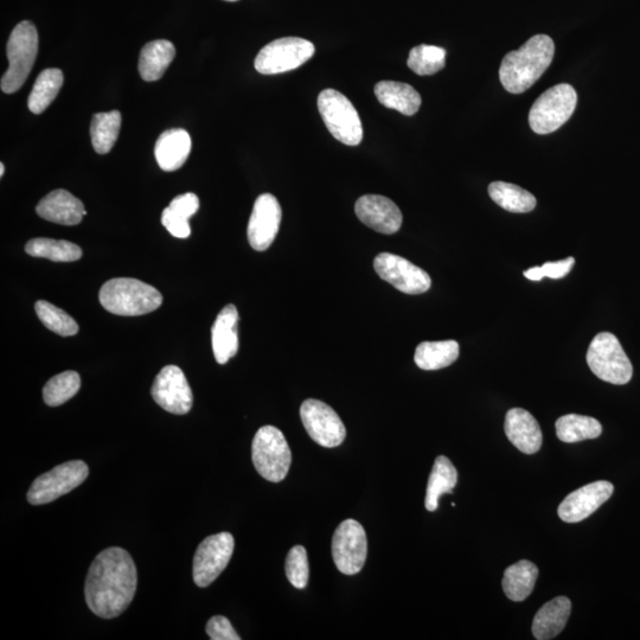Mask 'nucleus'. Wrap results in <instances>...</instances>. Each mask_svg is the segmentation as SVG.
Returning a JSON list of instances; mask_svg holds the SVG:
<instances>
[{"instance_id":"obj_1","label":"nucleus","mask_w":640,"mask_h":640,"mask_svg":"<svg viewBox=\"0 0 640 640\" xmlns=\"http://www.w3.org/2000/svg\"><path fill=\"white\" fill-rule=\"evenodd\" d=\"M137 585L132 556L118 547L105 549L88 571L85 597L89 610L104 619L119 617L132 603Z\"/></svg>"},{"instance_id":"obj_2","label":"nucleus","mask_w":640,"mask_h":640,"mask_svg":"<svg viewBox=\"0 0 640 640\" xmlns=\"http://www.w3.org/2000/svg\"><path fill=\"white\" fill-rule=\"evenodd\" d=\"M555 44L547 35H536L515 51L505 55L499 79L509 93L521 94L534 85L554 59Z\"/></svg>"},{"instance_id":"obj_3","label":"nucleus","mask_w":640,"mask_h":640,"mask_svg":"<svg viewBox=\"0 0 640 640\" xmlns=\"http://www.w3.org/2000/svg\"><path fill=\"white\" fill-rule=\"evenodd\" d=\"M99 299L105 310L125 317L146 315L163 304L162 294L157 288L131 278L107 281L101 287Z\"/></svg>"},{"instance_id":"obj_4","label":"nucleus","mask_w":640,"mask_h":640,"mask_svg":"<svg viewBox=\"0 0 640 640\" xmlns=\"http://www.w3.org/2000/svg\"><path fill=\"white\" fill-rule=\"evenodd\" d=\"M9 68L2 79V91L16 93L27 81L38 53V34L34 23L21 22L11 32L8 48Z\"/></svg>"},{"instance_id":"obj_5","label":"nucleus","mask_w":640,"mask_h":640,"mask_svg":"<svg viewBox=\"0 0 640 640\" xmlns=\"http://www.w3.org/2000/svg\"><path fill=\"white\" fill-rule=\"evenodd\" d=\"M252 459L256 471L268 482L284 480L290 471L292 453L283 432L274 426L261 427L253 440Z\"/></svg>"},{"instance_id":"obj_6","label":"nucleus","mask_w":640,"mask_h":640,"mask_svg":"<svg viewBox=\"0 0 640 640\" xmlns=\"http://www.w3.org/2000/svg\"><path fill=\"white\" fill-rule=\"evenodd\" d=\"M586 360L592 373L600 380L623 386L632 379V363L619 339L610 332H601L594 337Z\"/></svg>"},{"instance_id":"obj_7","label":"nucleus","mask_w":640,"mask_h":640,"mask_svg":"<svg viewBox=\"0 0 640 640\" xmlns=\"http://www.w3.org/2000/svg\"><path fill=\"white\" fill-rule=\"evenodd\" d=\"M318 110L329 132L344 145L357 146L363 139L360 115L347 96L325 89L318 96Z\"/></svg>"},{"instance_id":"obj_8","label":"nucleus","mask_w":640,"mask_h":640,"mask_svg":"<svg viewBox=\"0 0 640 640\" xmlns=\"http://www.w3.org/2000/svg\"><path fill=\"white\" fill-rule=\"evenodd\" d=\"M576 104H578V94L571 85L561 83L548 89L531 107L529 113L531 130L537 134H549L559 130L571 119Z\"/></svg>"},{"instance_id":"obj_9","label":"nucleus","mask_w":640,"mask_h":640,"mask_svg":"<svg viewBox=\"0 0 640 640\" xmlns=\"http://www.w3.org/2000/svg\"><path fill=\"white\" fill-rule=\"evenodd\" d=\"M315 51V46L303 38H279L260 50L254 66L264 75L291 72L309 61Z\"/></svg>"},{"instance_id":"obj_10","label":"nucleus","mask_w":640,"mask_h":640,"mask_svg":"<svg viewBox=\"0 0 640 640\" xmlns=\"http://www.w3.org/2000/svg\"><path fill=\"white\" fill-rule=\"evenodd\" d=\"M88 475V466L81 460L56 466L34 480L28 492V502L32 505L54 502L57 498L78 488L85 482Z\"/></svg>"},{"instance_id":"obj_11","label":"nucleus","mask_w":640,"mask_h":640,"mask_svg":"<svg viewBox=\"0 0 640 640\" xmlns=\"http://www.w3.org/2000/svg\"><path fill=\"white\" fill-rule=\"evenodd\" d=\"M368 555L366 530L355 520L339 524L332 539V558L338 571L355 575L362 571Z\"/></svg>"},{"instance_id":"obj_12","label":"nucleus","mask_w":640,"mask_h":640,"mask_svg":"<svg viewBox=\"0 0 640 640\" xmlns=\"http://www.w3.org/2000/svg\"><path fill=\"white\" fill-rule=\"evenodd\" d=\"M235 541L232 534L220 533L204 539L194 558V581L198 587H208L219 578L232 559Z\"/></svg>"},{"instance_id":"obj_13","label":"nucleus","mask_w":640,"mask_h":640,"mask_svg":"<svg viewBox=\"0 0 640 640\" xmlns=\"http://www.w3.org/2000/svg\"><path fill=\"white\" fill-rule=\"evenodd\" d=\"M305 430L312 440L323 447L334 448L341 445L347 437V430L341 418L326 403L309 399L300 407Z\"/></svg>"},{"instance_id":"obj_14","label":"nucleus","mask_w":640,"mask_h":640,"mask_svg":"<svg viewBox=\"0 0 640 640\" xmlns=\"http://www.w3.org/2000/svg\"><path fill=\"white\" fill-rule=\"evenodd\" d=\"M379 277L406 294H422L430 290V275L399 255L381 253L374 260Z\"/></svg>"},{"instance_id":"obj_15","label":"nucleus","mask_w":640,"mask_h":640,"mask_svg":"<svg viewBox=\"0 0 640 640\" xmlns=\"http://www.w3.org/2000/svg\"><path fill=\"white\" fill-rule=\"evenodd\" d=\"M151 395L157 405L166 412L184 415L190 412L194 395L181 368L166 366L157 375L151 389Z\"/></svg>"},{"instance_id":"obj_16","label":"nucleus","mask_w":640,"mask_h":640,"mask_svg":"<svg viewBox=\"0 0 640 640\" xmlns=\"http://www.w3.org/2000/svg\"><path fill=\"white\" fill-rule=\"evenodd\" d=\"M283 211L273 195L264 194L255 201L248 223V241L255 251L265 252L277 238Z\"/></svg>"},{"instance_id":"obj_17","label":"nucleus","mask_w":640,"mask_h":640,"mask_svg":"<svg viewBox=\"0 0 640 640\" xmlns=\"http://www.w3.org/2000/svg\"><path fill=\"white\" fill-rule=\"evenodd\" d=\"M614 486L599 480L572 492L560 504L558 514L563 522L578 523L586 520L613 495Z\"/></svg>"},{"instance_id":"obj_18","label":"nucleus","mask_w":640,"mask_h":640,"mask_svg":"<svg viewBox=\"0 0 640 640\" xmlns=\"http://www.w3.org/2000/svg\"><path fill=\"white\" fill-rule=\"evenodd\" d=\"M355 213L362 223L377 233L392 235L398 233L402 226L401 210L384 196H362L356 202Z\"/></svg>"},{"instance_id":"obj_19","label":"nucleus","mask_w":640,"mask_h":640,"mask_svg":"<svg viewBox=\"0 0 640 640\" xmlns=\"http://www.w3.org/2000/svg\"><path fill=\"white\" fill-rule=\"evenodd\" d=\"M504 431L510 443L526 454H535L542 446L539 422L526 409L512 408L505 416Z\"/></svg>"},{"instance_id":"obj_20","label":"nucleus","mask_w":640,"mask_h":640,"mask_svg":"<svg viewBox=\"0 0 640 640\" xmlns=\"http://www.w3.org/2000/svg\"><path fill=\"white\" fill-rule=\"evenodd\" d=\"M36 213L43 220L62 224V226H76L81 223L87 211L83 203L70 194L69 191L59 189L50 192L37 204Z\"/></svg>"},{"instance_id":"obj_21","label":"nucleus","mask_w":640,"mask_h":640,"mask_svg":"<svg viewBox=\"0 0 640 640\" xmlns=\"http://www.w3.org/2000/svg\"><path fill=\"white\" fill-rule=\"evenodd\" d=\"M239 312L236 306L229 304L223 307L211 330L213 350L217 363L226 364L230 358L238 354Z\"/></svg>"},{"instance_id":"obj_22","label":"nucleus","mask_w":640,"mask_h":640,"mask_svg":"<svg viewBox=\"0 0 640 640\" xmlns=\"http://www.w3.org/2000/svg\"><path fill=\"white\" fill-rule=\"evenodd\" d=\"M190 152V134L182 128H172L160 134L155 147L159 168L168 172L181 169Z\"/></svg>"},{"instance_id":"obj_23","label":"nucleus","mask_w":640,"mask_h":640,"mask_svg":"<svg viewBox=\"0 0 640 640\" xmlns=\"http://www.w3.org/2000/svg\"><path fill=\"white\" fill-rule=\"evenodd\" d=\"M571 612L572 603L566 597H558L544 604L534 618V637L537 640H550L558 637L565 629Z\"/></svg>"},{"instance_id":"obj_24","label":"nucleus","mask_w":640,"mask_h":640,"mask_svg":"<svg viewBox=\"0 0 640 640\" xmlns=\"http://www.w3.org/2000/svg\"><path fill=\"white\" fill-rule=\"evenodd\" d=\"M375 95L384 107L408 117L418 112L421 106L420 94L403 82L381 81L375 86Z\"/></svg>"},{"instance_id":"obj_25","label":"nucleus","mask_w":640,"mask_h":640,"mask_svg":"<svg viewBox=\"0 0 640 640\" xmlns=\"http://www.w3.org/2000/svg\"><path fill=\"white\" fill-rule=\"evenodd\" d=\"M175 56V46L169 41L158 40L145 44L139 57L140 76L147 82L162 79Z\"/></svg>"},{"instance_id":"obj_26","label":"nucleus","mask_w":640,"mask_h":640,"mask_svg":"<svg viewBox=\"0 0 640 640\" xmlns=\"http://www.w3.org/2000/svg\"><path fill=\"white\" fill-rule=\"evenodd\" d=\"M458 482V472L451 460L440 456L435 459L430 479H428L425 507L428 511L438 509L439 497L452 494Z\"/></svg>"},{"instance_id":"obj_27","label":"nucleus","mask_w":640,"mask_h":640,"mask_svg":"<svg viewBox=\"0 0 640 640\" xmlns=\"http://www.w3.org/2000/svg\"><path fill=\"white\" fill-rule=\"evenodd\" d=\"M539 568L533 562L522 560L510 566L503 576V590L512 601L526 600L534 591Z\"/></svg>"},{"instance_id":"obj_28","label":"nucleus","mask_w":640,"mask_h":640,"mask_svg":"<svg viewBox=\"0 0 640 640\" xmlns=\"http://www.w3.org/2000/svg\"><path fill=\"white\" fill-rule=\"evenodd\" d=\"M458 357L456 341L424 342L416 348L414 361L422 370H439L450 367Z\"/></svg>"},{"instance_id":"obj_29","label":"nucleus","mask_w":640,"mask_h":640,"mask_svg":"<svg viewBox=\"0 0 640 640\" xmlns=\"http://www.w3.org/2000/svg\"><path fill=\"white\" fill-rule=\"evenodd\" d=\"M556 435L563 443L574 444L588 439H597L603 433V426L591 416L578 414L563 415L556 421Z\"/></svg>"},{"instance_id":"obj_30","label":"nucleus","mask_w":640,"mask_h":640,"mask_svg":"<svg viewBox=\"0 0 640 640\" xmlns=\"http://www.w3.org/2000/svg\"><path fill=\"white\" fill-rule=\"evenodd\" d=\"M491 200L510 213L526 214L536 207V198L518 185L494 182L489 185Z\"/></svg>"},{"instance_id":"obj_31","label":"nucleus","mask_w":640,"mask_h":640,"mask_svg":"<svg viewBox=\"0 0 640 640\" xmlns=\"http://www.w3.org/2000/svg\"><path fill=\"white\" fill-rule=\"evenodd\" d=\"M63 86V73L60 69H46L38 75L28 99L29 110L41 114L56 99Z\"/></svg>"},{"instance_id":"obj_32","label":"nucleus","mask_w":640,"mask_h":640,"mask_svg":"<svg viewBox=\"0 0 640 640\" xmlns=\"http://www.w3.org/2000/svg\"><path fill=\"white\" fill-rule=\"evenodd\" d=\"M121 127V113L112 111L96 113L91 124L92 144L96 153L106 155L117 143Z\"/></svg>"},{"instance_id":"obj_33","label":"nucleus","mask_w":640,"mask_h":640,"mask_svg":"<svg viewBox=\"0 0 640 640\" xmlns=\"http://www.w3.org/2000/svg\"><path fill=\"white\" fill-rule=\"evenodd\" d=\"M25 252L34 258H44L55 262H73L82 258V249L73 242L53 239L30 240Z\"/></svg>"},{"instance_id":"obj_34","label":"nucleus","mask_w":640,"mask_h":640,"mask_svg":"<svg viewBox=\"0 0 640 640\" xmlns=\"http://www.w3.org/2000/svg\"><path fill=\"white\" fill-rule=\"evenodd\" d=\"M81 377L76 371H64V373L51 377L43 388V399L50 407L63 405L79 393Z\"/></svg>"},{"instance_id":"obj_35","label":"nucleus","mask_w":640,"mask_h":640,"mask_svg":"<svg viewBox=\"0 0 640 640\" xmlns=\"http://www.w3.org/2000/svg\"><path fill=\"white\" fill-rule=\"evenodd\" d=\"M35 310L43 325L55 334L62 337L78 334V323L59 307L46 302V300H38Z\"/></svg>"},{"instance_id":"obj_36","label":"nucleus","mask_w":640,"mask_h":640,"mask_svg":"<svg viewBox=\"0 0 640 640\" xmlns=\"http://www.w3.org/2000/svg\"><path fill=\"white\" fill-rule=\"evenodd\" d=\"M445 59V49L422 44V46L411 50L407 63L415 74L425 76L437 74L441 69H444Z\"/></svg>"},{"instance_id":"obj_37","label":"nucleus","mask_w":640,"mask_h":640,"mask_svg":"<svg viewBox=\"0 0 640 640\" xmlns=\"http://www.w3.org/2000/svg\"><path fill=\"white\" fill-rule=\"evenodd\" d=\"M286 575L291 584L303 590L309 584L310 568L306 549L296 546L290 550L286 559Z\"/></svg>"},{"instance_id":"obj_38","label":"nucleus","mask_w":640,"mask_h":640,"mask_svg":"<svg viewBox=\"0 0 640 640\" xmlns=\"http://www.w3.org/2000/svg\"><path fill=\"white\" fill-rule=\"evenodd\" d=\"M575 264V259L567 258L556 262H546L542 267H533L524 272V277L533 281H541L543 278L562 279L567 277Z\"/></svg>"},{"instance_id":"obj_39","label":"nucleus","mask_w":640,"mask_h":640,"mask_svg":"<svg viewBox=\"0 0 640 640\" xmlns=\"http://www.w3.org/2000/svg\"><path fill=\"white\" fill-rule=\"evenodd\" d=\"M207 633L211 640H240L232 623L226 617L215 616L207 624Z\"/></svg>"},{"instance_id":"obj_40","label":"nucleus","mask_w":640,"mask_h":640,"mask_svg":"<svg viewBox=\"0 0 640 640\" xmlns=\"http://www.w3.org/2000/svg\"><path fill=\"white\" fill-rule=\"evenodd\" d=\"M162 223L175 238L187 239L191 234L189 220L177 215L169 207L163 211Z\"/></svg>"},{"instance_id":"obj_41","label":"nucleus","mask_w":640,"mask_h":640,"mask_svg":"<svg viewBox=\"0 0 640 640\" xmlns=\"http://www.w3.org/2000/svg\"><path fill=\"white\" fill-rule=\"evenodd\" d=\"M169 208L177 215L189 220L191 216L197 213L198 208H200V200H198L195 194L188 192V194L179 195L174 198Z\"/></svg>"},{"instance_id":"obj_42","label":"nucleus","mask_w":640,"mask_h":640,"mask_svg":"<svg viewBox=\"0 0 640 640\" xmlns=\"http://www.w3.org/2000/svg\"><path fill=\"white\" fill-rule=\"evenodd\" d=\"M4 172H5V166H4V164L2 163V164H0V177H3V176H4Z\"/></svg>"},{"instance_id":"obj_43","label":"nucleus","mask_w":640,"mask_h":640,"mask_svg":"<svg viewBox=\"0 0 640 640\" xmlns=\"http://www.w3.org/2000/svg\"><path fill=\"white\" fill-rule=\"evenodd\" d=\"M226 2H238V0H226Z\"/></svg>"}]
</instances>
